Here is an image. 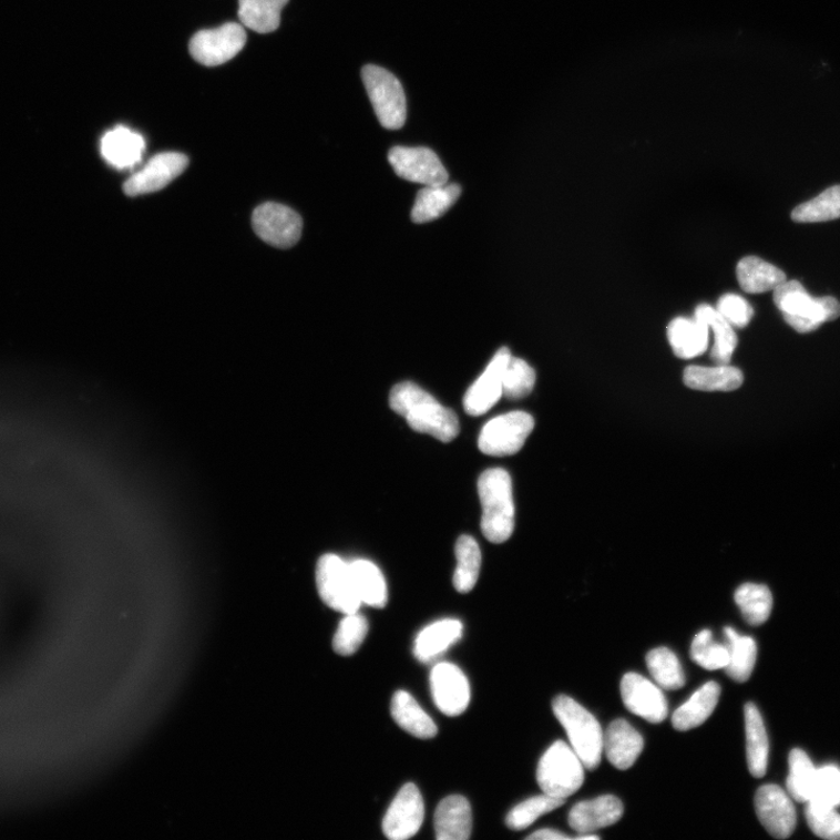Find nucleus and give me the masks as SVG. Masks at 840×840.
<instances>
[{"label":"nucleus","mask_w":840,"mask_h":840,"mask_svg":"<svg viewBox=\"0 0 840 840\" xmlns=\"http://www.w3.org/2000/svg\"><path fill=\"white\" fill-rule=\"evenodd\" d=\"M389 403L390 408L404 417L410 428L419 433L430 434L443 443H450L459 434L457 414L412 382L395 386Z\"/></svg>","instance_id":"f257e3e1"},{"label":"nucleus","mask_w":840,"mask_h":840,"mask_svg":"<svg viewBox=\"0 0 840 840\" xmlns=\"http://www.w3.org/2000/svg\"><path fill=\"white\" fill-rule=\"evenodd\" d=\"M478 491L482 505L481 530L492 543L511 539L515 526L513 483L510 473L491 469L481 474Z\"/></svg>","instance_id":"f03ea898"},{"label":"nucleus","mask_w":840,"mask_h":840,"mask_svg":"<svg viewBox=\"0 0 840 840\" xmlns=\"http://www.w3.org/2000/svg\"><path fill=\"white\" fill-rule=\"evenodd\" d=\"M774 303L786 322L802 335L840 317V303L836 298H815L798 280H787L774 290Z\"/></svg>","instance_id":"7ed1b4c3"},{"label":"nucleus","mask_w":840,"mask_h":840,"mask_svg":"<svg viewBox=\"0 0 840 840\" xmlns=\"http://www.w3.org/2000/svg\"><path fill=\"white\" fill-rule=\"evenodd\" d=\"M552 709L565 728L571 747L581 758L584 767L594 770L600 767L604 750L602 726L588 710L568 696H557Z\"/></svg>","instance_id":"20e7f679"},{"label":"nucleus","mask_w":840,"mask_h":840,"mask_svg":"<svg viewBox=\"0 0 840 840\" xmlns=\"http://www.w3.org/2000/svg\"><path fill=\"white\" fill-rule=\"evenodd\" d=\"M584 768L576 751L559 740L542 757L537 767V782L544 793L565 800L582 788Z\"/></svg>","instance_id":"39448f33"},{"label":"nucleus","mask_w":840,"mask_h":840,"mask_svg":"<svg viewBox=\"0 0 840 840\" xmlns=\"http://www.w3.org/2000/svg\"><path fill=\"white\" fill-rule=\"evenodd\" d=\"M362 80L381 125L388 130L403 127L407 121V98L400 80L373 64L363 68Z\"/></svg>","instance_id":"423d86ee"},{"label":"nucleus","mask_w":840,"mask_h":840,"mask_svg":"<svg viewBox=\"0 0 840 840\" xmlns=\"http://www.w3.org/2000/svg\"><path fill=\"white\" fill-rule=\"evenodd\" d=\"M535 428L532 414L512 411L501 414L485 424L479 437V449L492 457L514 455L521 451Z\"/></svg>","instance_id":"0eeeda50"},{"label":"nucleus","mask_w":840,"mask_h":840,"mask_svg":"<svg viewBox=\"0 0 840 840\" xmlns=\"http://www.w3.org/2000/svg\"><path fill=\"white\" fill-rule=\"evenodd\" d=\"M317 586L322 602L342 614L357 613L360 609L356 585H354L349 564L337 555H325L317 566Z\"/></svg>","instance_id":"6e6552de"},{"label":"nucleus","mask_w":840,"mask_h":840,"mask_svg":"<svg viewBox=\"0 0 840 840\" xmlns=\"http://www.w3.org/2000/svg\"><path fill=\"white\" fill-rule=\"evenodd\" d=\"M246 42V30L242 25L228 23L197 32L189 42V53L198 63L215 68L234 59L245 49Z\"/></svg>","instance_id":"1a4fd4ad"},{"label":"nucleus","mask_w":840,"mask_h":840,"mask_svg":"<svg viewBox=\"0 0 840 840\" xmlns=\"http://www.w3.org/2000/svg\"><path fill=\"white\" fill-rule=\"evenodd\" d=\"M389 163L400 178L423 186L449 183V173L437 154L428 147L396 146Z\"/></svg>","instance_id":"9d476101"},{"label":"nucleus","mask_w":840,"mask_h":840,"mask_svg":"<svg viewBox=\"0 0 840 840\" xmlns=\"http://www.w3.org/2000/svg\"><path fill=\"white\" fill-rule=\"evenodd\" d=\"M256 234L268 245L289 249L297 245L303 233V218L290 207L267 203L258 206L253 215Z\"/></svg>","instance_id":"9b49d317"},{"label":"nucleus","mask_w":840,"mask_h":840,"mask_svg":"<svg viewBox=\"0 0 840 840\" xmlns=\"http://www.w3.org/2000/svg\"><path fill=\"white\" fill-rule=\"evenodd\" d=\"M188 163L183 153H160L130 176L124 184V192L129 196H139L162 191L186 171Z\"/></svg>","instance_id":"f8f14e48"},{"label":"nucleus","mask_w":840,"mask_h":840,"mask_svg":"<svg viewBox=\"0 0 840 840\" xmlns=\"http://www.w3.org/2000/svg\"><path fill=\"white\" fill-rule=\"evenodd\" d=\"M426 816L423 796L413 783L396 795L383 818V832L391 840H406L422 828Z\"/></svg>","instance_id":"ddd939ff"},{"label":"nucleus","mask_w":840,"mask_h":840,"mask_svg":"<svg viewBox=\"0 0 840 840\" xmlns=\"http://www.w3.org/2000/svg\"><path fill=\"white\" fill-rule=\"evenodd\" d=\"M431 693L438 709L449 717L468 710L471 701L470 683L452 663H438L431 672Z\"/></svg>","instance_id":"4468645a"},{"label":"nucleus","mask_w":840,"mask_h":840,"mask_svg":"<svg viewBox=\"0 0 840 840\" xmlns=\"http://www.w3.org/2000/svg\"><path fill=\"white\" fill-rule=\"evenodd\" d=\"M756 810L764 828L779 839L792 834L798 817L790 795L777 785H766L756 795Z\"/></svg>","instance_id":"2eb2a0df"},{"label":"nucleus","mask_w":840,"mask_h":840,"mask_svg":"<svg viewBox=\"0 0 840 840\" xmlns=\"http://www.w3.org/2000/svg\"><path fill=\"white\" fill-rule=\"evenodd\" d=\"M622 697L627 709L652 724L665 721L668 717V701L657 685L635 673L622 680Z\"/></svg>","instance_id":"dca6fc26"},{"label":"nucleus","mask_w":840,"mask_h":840,"mask_svg":"<svg viewBox=\"0 0 840 840\" xmlns=\"http://www.w3.org/2000/svg\"><path fill=\"white\" fill-rule=\"evenodd\" d=\"M512 352L502 347L482 372L480 378L468 390L463 398V408L471 416H481L489 412L503 396V373Z\"/></svg>","instance_id":"f3484780"},{"label":"nucleus","mask_w":840,"mask_h":840,"mask_svg":"<svg viewBox=\"0 0 840 840\" xmlns=\"http://www.w3.org/2000/svg\"><path fill=\"white\" fill-rule=\"evenodd\" d=\"M624 805L613 795H604L574 806L568 813L570 827L580 834L592 833L622 820Z\"/></svg>","instance_id":"a211bd4d"},{"label":"nucleus","mask_w":840,"mask_h":840,"mask_svg":"<svg viewBox=\"0 0 840 840\" xmlns=\"http://www.w3.org/2000/svg\"><path fill=\"white\" fill-rule=\"evenodd\" d=\"M472 828V808L463 796H449L438 805L434 812L438 840H467L471 837Z\"/></svg>","instance_id":"6ab92c4d"},{"label":"nucleus","mask_w":840,"mask_h":840,"mask_svg":"<svg viewBox=\"0 0 840 840\" xmlns=\"http://www.w3.org/2000/svg\"><path fill=\"white\" fill-rule=\"evenodd\" d=\"M645 740L626 720H614L604 736L608 761L617 769H629L643 754Z\"/></svg>","instance_id":"aec40b11"},{"label":"nucleus","mask_w":840,"mask_h":840,"mask_svg":"<svg viewBox=\"0 0 840 840\" xmlns=\"http://www.w3.org/2000/svg\"><path fill=\"white\" fill-rule=\"evenodd\" d=\"M145 148L143 136L122 125L107 131L101 141L102 157L119 170L136 166L142 161Z\"/></svg>","instance_id":"412c9836"},{"label":"nucleus","mask_w":840,"mask_h":840,"mask_svg":"<svg viewBox=\"0 0 840 840\" xmlns=\"http://www.w3.org/2000/svg\"><path fill=\"white\" fill-rule=\"evenodd\" d=\"M667 336L675 356L690 360L709 348L710 328L697 318L678 317L668 325Z\"/></svg>","instance_id":"4be33fe9"},{"label":"nucleus","mask_w":840,"mask_h":840,"mask_svg":"<svg viewBox=\"0 0 840 840\" xmlns=\"http://www.w3.org/2000/svg\"><path fill=\"white\" fill-rule=\"evenodd\" d=\"M463 626L454 618H444L422 632L414 641L413 654L419 662L429 663L443 655L461 638Z\"/></svg>","instance_id":"5701e85b"},{"label":"nucleus","mask_w":840,"mask_h":840,"mask_svg":"<svg viewBox=\"0 0 840 840\" xmlns=\"http://www.w3.org/2000/svg\"><path fill=\"white\" fill-rule=\"evenodd\" d=\"M720 687L716 682H707L690 699L678 707L672 724L679 733H687L704 724L714 714L719 698Z\"/></svg>","instance_id":"b1692460"},{"label":"nucleus","mask_w":840,"mask_h":840,"mask_svg":"<svg viewBox=\"0 0 840 840\" xmlns=\"http://www.w3.org/2000/svg\"><path fill=\"white\" fill-rule=\"evenodd\" d=\"M460 194L461 187L457 184L424 186L417 194L411 219L418 225L432 223L452 208Z\"/></svg>","instance_id":"393cba45"},{"label":"nucleus","mask_w":840,"mask_h":840,"mask_svg":"<svg viewBox=\"0 0 840 840\" xmlns=\"http://www.w3.org/2000/svg\"><path fill=\"white\" fill-rule=\"evenodd\" d=\"M737 277L741 289L750 295L774 291L787 281L781 269L757 256L745 257L738 263Z\"/></svg>","instance_id":"a878e982"},{"label":"nucleus","mask_w":840,"mask_h":840,"mask_svg":"<svg viewBox=\"0 0 840 840\" xmlns=\"http://www.w3.org/2000/svg\"><path fill=\"white\" fill-rule=\"evenodd\" d=\"M745 726L748 769L751 776L760 779L767 771L769 742L761 714L754 703L745 706Z\"/></svg>","instance_id":"bb28decb"},{"label":"nucleus","mask_w":840,"mask_h":840,"mask_svg":"<svg viewBox=\"0 0 840 840\" xmlns=\"http://www.w3.org/2000/svg\"><path fill=\"white\" fill-rule=\"evenodd\" d=\"M685 386L700 391H734L744 383V373L729 365L690 366L684 370Z\"/></svg>","instance_id":"cd10ccee"},{"label":"nucleus","mask_w":840,"mask_h":840,"mask_svg":"<svg viewBox=\"0 0 840 840\" xmlns=\"http://www.w3.org/2000/svg\"><path fill=\"white\" fill-rule=\"evenodd\" d=\"M391 716L398 726L419 739H431L438 734L432 718L407 692H397L391 701Z\"/></svg>","instance_id":"c85d7f7f"},{"label":"nucleus","mask_w":840,"mask_h":840,"mask_svg":"<svg viewBox=\"0 0 840 840\" xmlns=\"http://www.w3.org/2000/svg\"><path fill=\"white\" fill-rule=\"evenodd\" d=\"M695 318L705 322L714 331L715 342L711 349V360L716 365L731 363L738 346L735 327L729 325L715 307L707 304L697 306Z\"/></svg>","instance_id":"c756f323"},{"label":"nucleus","mask_w":840,"mask_h":840,"mask_svg":"<svg viewBox=\"0 0 840 840\" xmlns=\"http://www.w3.org/2000/svg\"><path fill=\"white\" fill-rule=\"evenodd\" d=\"M724 633L728 647V663L725 672L735 682H747L756 667L758 656L756 641L749 636H741L731 627H726Z\"/></svg>","instance_id":"7c9ffc66"},{"label":"nucleus","mask_w":840,"mask_h":840,"mask_svg":"<svg viewBox=\"0 0 840 840\" xmlns=\"http://www.w3.org/2000/svg\"><path fill=\"white\" fill-rule=\"evenodd\" d=\"M349 566L361 603L375 608H385L388 603V587L381 570L365 560L352 562Z\"/></svg>","instance_id":"2f4dec72"},{"label":"nucleus","mask_w":840,"mask_h":840,"mask_svg":"<svg viewBox=\"0 0 840 840\" xmlns=\"http://www.w3.org/2000/svg\"><path fill=\"white\" fill-rule=\"evenodd\" d=\"M289 0H238L243 27L257 33H272L280 25L281 11Z\"/></svg>","instance_id":"473e14b6"},{"label":"nucleus","mask_w":840,"mask_h":840,"mask_svg":"<svg viewBox=\"0 0 840 840\" xmlns=\"http://www.w3.org/2000/svg\"><path fill=\"white\" fill-rule=\"evenodd\" d=\"M458 565L453 576L454 588L460 593L471 592L478 583L481 568V550L478 542L469 536H461L455 545Z\"/></svg>","instance_id":"72a5a7b5"},{"label":"nucleus","mask_w":840,"mask_h":840,"mask_svg":"<svg viewBox=\"0 0 840 840\" xmlns=\"http://www.w3.org/2000/svg\"><path fill=\"white\" fill-rule=\"evenodd\" d=\"M735 601L750 626H761L768 621L772 609V595L767 586L744 584L736 591Z\"/></svg>","instance_id":"f704fd0d"},{"label":"nucleus","mask_w":840,"mask_h":840,"mask_svg":"<svg viewBox=\"0 0 840 840\" xmlns=\"http://www.w3.org/2000/svg\"><path fill=\"white\" fill-rule=\"evenodd\" d=\"M817 768L802 749H792L789 755V776L787 792L799 803L811 800Z\"/></svg>","instance_id":"c9c22d12"},{"label":"nucleus","mask_w":840,"mask_h":840,"mask_svg":"<svg viewBox=\"0 0 840 840\" xmlns=\"http://www.w3.org/2000/svg\"><path fill=\"white\" fill-rule=\"evenodd\" d=\"M652 677L663 690L675 692L685 685V676L678 657L668 648L651 651L646 657Z\"/></svg>","instance_id":"e433bc0d"},{"label":"nucleus","mask_w":840,"mask_h":840,"mask_svg":"<svg viewBox=\"0 0 840 840\" xmlns=\"http://www.w3.org/2000/svg\"><path fill=\"white\" fill-rule=\"evenodd\" d=\"M791 218L798 224L827 223L840 218V185L832 186L812 201L796 207Z\"/></svg>","instance_id":"4c0bfd02"},{"label":"nucleus","mask_w":840,"mask_h":840,"mask_svg":"<svg viewBox=\"0 0 840 840\" xmlns=\"http://www.w3.org/2000/svg\"><path fill=\"white\" fill-rule=\"evenodd\" d=\"M564 803L565 800L552 798L546 793L534 796L508 813L505 824L515 831L524 830L534 824L541 816L559 809Z\"/></svg>","instance_id":"58836bf2"},{"label":"nucleus","mask_w":840,"mask_h":840,"mask_svg":"<svg viewBox=\"0 0 840 840\" xmlns=\"http://www.w3.org/2000/svg\"><path fill=\"white\" fill-rule=\"evenodd\" d=\"M535 383V370L524 360L512 356L503 373V396L508 400H521L532 393Z\"/></svg>","instance_id":"ea45409f"},{"label":"nucleus","mask_w":840,"mask_h":840,"mask_svg":"<svg viewBox=\"0 0 840 840\" xmlns=\"http://www.w3.org/2000/svg\"><path fill=\"white\" fill-rule=\"evenodd\" d=\"M369 625L359 612L346 614L334 638L335 652L341 656L356 654L367 637Z\"/></svg>","instance_id":"a19ab883"},{"label":"nucleus","mask_w":840,"mask_h":840,"mask_svg":"<svg viewBox=\"0 0 840 840\" xmlns=\"http://www.w3.org/2000/svg\"><path fill=\"white\" fill-rule=\"evenodd\" d=\"M692 658L706 670L725 669L728 663V647L715 643L713 632L705 629L694 638Z\"/></svg>","instance_id":"79ce46f5"},{"label":"nucleus","mask_w":840,"mask_h":840,"mask_svg":"<svg viewBox=\"0 0 840 840\" xmlns=\"http://www.w3.org/2000/svg\"><path fill=\"white\" fill-rule=\"evenodd\" d=\"M810 801L831 808L840 806V769L838 767L829 765L817 769Z\"/></svg>","instance_id":"37998d69"},{"label":"nucleus","mask_w":840,"mask_h":840,"mask_svg":"<svg viewBox=\"0 0 840 840\" xmlns=\"http://www.w3.org/2000/svg\"><path fill=\"white\" fill-rule=\"evenodd\" d=\"M807 821L811 831L823 839H840V815L837 808L808 802Z\"/></svg>","instance_id":"c03bdc74"},{"label":"nucleus","mask_w":840,"mask_h":840,"mask_svg":"<svg viewBox=\"0 0 840 840\" xmlns=\"http://www.w3.org/2000/svg\"><path fill=\"white\" fill-rule=\"evenodd\" d=\"M721 317L733 327L744 328L755 316V309L741 296L727 294L719 298L716 307Z\"/></svg>","instance_id":"a18cd8bd"},{"label":"nucleus","mask_w":840,"mask_h":840,"mask_svg":"<svg viewBox=\"0 0 840 840\" xmlns=\"http://www.w3.org/2000/svg\"><path fill=\"white\" fill-rule=\"evenodd\" d=\"M526 839L532 840H568L572 839V837H568L557 830H551V829H544L536 831L533 834H530Z\"/></svg>","instance_id":"49530a36"}]
</instances>
